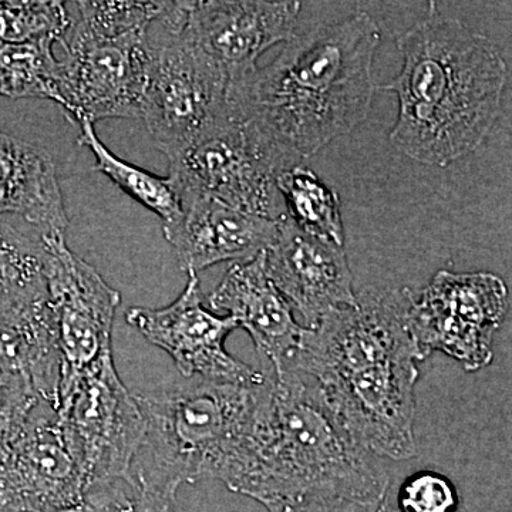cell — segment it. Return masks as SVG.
<instances>
[{"label":"cell","instance_id":"7402d4cb","mask_svg":"<svg viewBox=\"0 0 512 512\" xmlns=\"http://www.w3.org/2000/svg\"><path fill=\"white\" fill-rule=\"evenodd\" d=\"M53 42L0 45V96L62 103Z\"/></svg>","mask_w":512,"mask_h":512},{"label":"cell","instance_id":"ac0fdd59","mask_svg":"<svg viewBox=\"0 0 512 512\" xmlns=\"http://www.w3.org/2000/svg\"><path fill=\"white\" fill-rule=\"evenodd\" d=\"M0 215H16L40 237L64 235L69 218L55 160L43 148L0 131Z\"/></svg>","mask_w":512,"mask_h":512},{"label":"cell","instance_id":"8992f818","mask_svg":"<svg viewBox=\"0 0 512 512\" xmlns=\"http://www.w3.org/2000/svg\"><path fill=\"white\" fill-rule=\"evenodd\" d=\"M55 410L90 485L127 483L143 447L146 421L113 356L62 380Z\"/></svg>","mask_w":512,"mask_h":512},{"label":"cell","instance_id":"44dd1931","mask_svg":"<svg viewBox=\"0 0 512 512\" xmlns=\"http://www.w3.org/2000/svg\"><path fill=\"white\" fill-rule=\"evenodd\" d=\"M276 188L284 200L286 214L302 231L333 244L345 245L339 195L301 165L282 171Z\"/></svg>","mask_w":512,"mask_h":512},{"label":"cell","instance_id":"ba28073f","mask_svg":"<svg viewBox=\"0 0 512 512\" xmlns=\"http://www.w3.org/2000/svg\"><path fill=\"white\" fill-rule=\"evenodd\" d=\"M508 311V288L491 272H437L414 295L407 326L421 362L440 352L478 372L493 362L495 332Z\"/></svg>","mask_w":512,"mask_h":512},{"label":"cell","instance_id":"9a60e30c","mask_svg":"<svg viewBox=\"0 0 512 512\" xmlns=\"http://www.w3.org/2000/svg\"><path fill=\"white\" fill-rule=\"evenodd\" d=\"M266 272L292 308L313 328L333 309L356 305L345 249L302 231L285 215L265 251Z\"/></svg>","mask_w":512,"mask_h":512},{"label":"cell","instance_id":"7a4b0ae2","mask_svg":"<svg viewBox=\"0 0 512 512\" xmlns=\"http://www.w3.org/2000/svg\"><path fill=\"white\" fill-rule=\"evenodd\" d=\"M413 291L365 292L305 328L288 370L309 377L330 410L373 456L409 460L421 362L407 312Z\"/></svg>","mask_w":512,"mask_h":512},{"label":"cell","instance_id":"e0dca14e","mask_svg":"<svg viewBox=\"0 0 512 512\" xmlns=\"http://www.w3.org/2000/svg\"><path fill=\"white\" fill-rule=\"evenodd\" d=\"M181 207L180 221L163 232L187 274H198L221 262L255 258L274 242L278 232L279 221L204 195L181 198Z\"/></svg>","mask_w":512,"mask_h":512},{"label":"cell","instance_id":"3957f363","mask_svg":"<svg viewBox=\"0 0 512 512\" xmlns=\"http://www.w3.org/2000/svg\"><path fill=\"white\" fill-rule=\"evenodd\" d=\"M400 73L383 90L396 94L390 141L410 160L447 167L474 153L500 116L507 64L491 40L430 3L396 37Z\"/></svg>","mask_w":512,"mask_h":512},{"label":"cell","instance_id":"6da1fadb","mask_svg":"<svg viewBox=\"0 0 512 512\" xmlns=\"http://www.w3.org/2000/svg\"><path fill=\"white\" fill-rule=\"evenodd\" d=\"M380 40L379 25L362 10L296 32L271 63L229 83V113L289 170L366 119Z\"/></svg>","mask_w":512,"mask_h":512},{"label":"cell","instance_id":"d6986e66","mask_svg":"<svg viewBox=\"0 0 512 512\" xmlns=\"http://www.w3.org/2000/svg\"><path fill=\"white\" fill-rule=\"evenodd\" d=\"M77 124L80 126L77 143L92 151L96 158L94 171L106 175L138 204L157 214L163 221V228L173 227L180 221L183 215L181 198L170 178L158 177L137 165L121 160L101 143L94 124L89 120H80Z\"/></svg>","mask_w":512,"mask_h":512},{"label":"cell","instance_id":"277c9868","mask_svg":"<svg viewBox=\"0 0 512 512\" xmlns=\"http://www.w3.org/2000/svg\"><path fill=\"white\" fill-rule=\"evenodd\" d=\"M271 389L268 373L261 384L198 379L136 394L146 436L128 487L177 497L181 485L218 480L241 493L255 466Z\"/></svg>","mask_w":512,"mask_h":512},{"label":"cell","instance_id":"4fadbf2b","mask_svg":"<svg viewBox=\"0 0 512 512\" xmlns=\"http://www.w3.org/2000/svg\"><path fill=\"white\" fill-rule=\"evenodd\" d=\"M90 488L55 407L40 400L0 461V507L25 512L60 510L80 503Z\"/></svg>","mask_w":512,"mask_h":512},{"label":"cell","instance_id":"5b68a950","mask_svg":"<svg viewBox=\"0 0 512 512\" xmlns=\"http://www.w3.org/2000/svg\"><path fill=\"white\" fill-rule=\"evenodd\" d=\"M271 379L254 470L239 494L262 505L309 497L348 501L360 510L383 505L389 476L350 436L318 386L295 370Z\"/></svg>","mask_w":512,"mask_h":512},{"label":"cell","instance_id":"83f0119b","mask_svg":"<svg viewBox=\"0 0 512 512\" xmlns=\"http://www.w3.org/2000/svg\"><path fill=\"white\" fill-rule=\"evenodd\" d=\"M136 510L134 512H188L178 507L177 497L151 493H133Z\"/></svg>","mask_w":512,"mask_h":512},{"label":"cell","instance_id":"d4e9b609","mask_svg":"<svg viewBox=\"0 0 512 512\" xmlns=\"http://www.w3.org/2000/svg\"><path fill=\"white\" fill-rule=\"evenodd\" d=\"M35 387L26 380L0 382V461L18 439L30 413L40 402Z\"/></svg>","mask_w":512,"mask_h":512},{"label":"cell","instance_id":"5bb4252c","mask_svg":"<svg viewBox=\"0 0 512 512\" xmlns=\"http://www.w3.org/2000/svg\"><path fill=\"white\" fill-rule=\"evenodd\" d=\"M301 2H190L181 35L232 83L256 67L259 56L296 33ZM229 86V84H228Z\"/></svg>","mask_w":512,"mask_h":512},{"label":"cell","instance_id":"7c38bea8","mask_svg":"<svg viewBox=\"0 0 512 512\" xmlns=\"http://www.w3.org/2000/svg\"><path fill=\"white\" fill-rule=\"evenodd\" d=\"M126 322L174 360L187 379L261 384L268 373L235 359L225 348L227 338L238 329L229 316H220L205 306L200 279L188 274L184 291L164 308L127 309Z\"/></svg>","mask_w":512,"mask_h":512},{"label":"cell","instance_id":"4316f807","mask_svg":"<svg viewBox=\"0 0 512 512\" xmlns=\"http://www.w3.org/2000/svg\"><path fill=\"white\" fill-rule=\"evenodd\" d=\"M268 512H359L360 508L348 501L330 498H299V500L274 501L265 504Z\"/></svg>","mask_w":512,"mask_h":512},{"label":"cell","instance_id":"30bf717a","mask_svg":"<svg viewBox=\"0 0 512 512\" xmlns=\"http://www.w3.org/2000/svg\"><path fill=\"white\" fill-rule=\"evenodd\" d=\"M228 77L184 35L150 40L140 119L170 158L228 113Z\"/></svg>","mask_w":512,"mask_h":512},{"label":"cell","instance_id":"8fae6325","mask_svg":"<svg viewBox=\"0 0 512 512\" xmlns=\"http://www.w3.org/2000/svg\"><path fill=\"white\" fill-rule=\"evenodd\" d=\"M42 241L47 303L64 380L113 356V326L121 295L70 251L64 235H47Z\"/></svg>","mask_w":512,"mask_h":512},{"label":"cell","instance_id":"ffe728a7","mask_svg":"<svg viewBox=\"0 0 512 512\" xmlns=\"http://www.w3.org/2000/svg\"><path fill=\"white\" fill-rule=\"evenodd\" d=\"M45 245L0 215V315L46 298Z\"/></svg>","mask_w":512,"mask_h":512},{"label":"cell","instance_id":"f1b7e54d","mask_svg":"<svg viewBox=\"0 0 512 512\" xmlns=\"http://www.w3.org/2000/svg\"><path fill=\"white\" fill-rule=\"evenodd\" d=\"M376 512H386V507H384V504L380 505V507L377 508Z\"/></svg>","mask_w":512,"mask_h":512},{"label":"cell","instance_id":"cb8c5ba5","mask_svg":"<svg viewBox=\"0 0 512 512\" xmlns=\"http://www.w3.org/2000/svg\"><path fill=\"white\" fill-rule=\"evenodd\" d=\"M397 504L402 512H456L460 498L450 478L436 471H420L406 478Z\"/></svg>","mask_w":512,"mask_h":512},{"label":"cell","instance_id":"2e32d148","mask_svg":"<svg viewBox=\"0 0 512 512\" xmlns=\"http://www.w3.org/2000/svg\"><path fill=\"white\" fill-rule=\"evenodd\" d=\"M212 312H225L247 330L256 352L279 376L292 365L303 335L292 306L266 272L265 251L248 261L234 262L208 296Z\"/></svg>","mask_w":512,"mask_h":512},{"label":"cell","instance_id":"603a6c76","mask_svg":"<svg viewBox=\"0 0 512 512\" xmlns=\"http://www.w3.org/2000/svg\"><path fill=\"white\" fill-rule=\"evenodd\" d=\"M69 26V3L0 2V45L60 43Z\"/></svg>","mask_w":512,"mask_h":512},{"label":"cell","instance_id":"484cf974","mask_svg":"<svg viewBox=\"0 0 512 512\" xmlns=\"http://www.w3.org/2000/svg\"><path fill=\"white\" fill-rule=\"evenodd\" d=\"M134 494L123 481L96 484L80 503L50 512H134ZM0 512H25L0 507Z\"/></svg>","mask_w":512,"mask_h":512},{"label":"cell","instance_id":"52a82bcc","mask_svg":"<svg viewBox=\"0 0 512 512\" xmlns=\"http://www.w3.org/2000/svg\"><path fill=\"white\" fill-rule=\"evenodd\" d=\"M167 160V177L180 198L204 195L272 221L286 215L276 188L285 165L229 110Z\"/></svg>","mask_w":512,"mask_h":512},{"label":"cell","instance_id":"9c48e42d","mask_svg":"<svg viewBox=\"0 0 512 512\" xmlns=\"http://www.w3.org/2000/svg\"><path fill=\"white\" fill-rule=\"evenodd\" d=\"M60 46V106L70 119L93 124L140 119L150 64L148 33L104 35L84 28L70 15Z\"/></svg>","mask_w":512,"mask_h":512}]
</instances>
